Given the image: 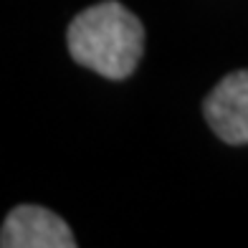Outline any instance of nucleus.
<instances>
[{"mask_svg":"<svg viewBox=\"0 0 248 248\" xmlns=\"http://www.w3.org/2000/svg\"><path fill=\"white\" fill-rule=\"evenodd\" d=\"M69 53L76 63L104 78H127L137 69L144 51L140 18L117 0H104L81 10L66 33Z\"/></svg>","mask_w":248,"mask_h":248,"instance_id":"f257e3e1","label":"nucleus"},{"mask_svg":"<svg viewBox=\"0 0 248 248\" xmlns=\"http://www.w3.org/2000/svg\"><path fill=\"white\" fill-rule=\"evenodd\" d=\"M3 248H74L76 238L61 216L41 205H18L0 233Z\"/></svg>","mask_w":248,"mask_h":248,"instance_id":"f03ea898","label":"nucleus"},{"mask_svg":"<svg viewBox=\"0 0 248 248\" xmlns=\"http://www.w3.org/2000/svg\"><path fill=\"white\" fill-rule=\"evenodd\" d=\"M208 127L228 144H248V69L223 76L202 104Z\"/></svg>","mask_w":248,"mask_h":248,"instance_id":"7ed1b4c3","label":"nucleus"}]
</instances>
